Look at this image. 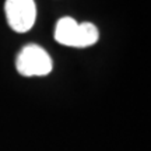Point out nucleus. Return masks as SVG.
Here are the masks:
<instances>
[{"label":"nucleus","mask_w":151,"mask_h":151,"mask_svg":"<svg viewBox=\"0 0 151 151\" xmlns=\"http://www.w3.org/2000/svg\"><path fill=\"white\" fill-rule=\"evenodd\" d=\"M99 32L91 22H78L71 17H62L55 27V39L65 46L88 48L97 43Z\"/></svg>","instance_id":"obj_1"},{"label":"nucleus","mask_w":151,"mask_h":151,"mask_svg":"<svg viewBox=\"0 0 151 151\" xmlns=\"http://www.w3.org/2000/svg\"><path fill=\"white\" fill-rule=\"evenodd\" d=\"M52 59L48 52L38 45H27L22 48L16 62L18 73L25 77L46 76L52 70Z\"/></svg>","instance_id":"obj_2"},{"label":"nucleus","mask_w":151,"mask_h":151,"mask_svg":"<svg viewBox=\"0 0 151 151\" xmlns=\"http://www.w3.org/2000/svg\"><path fill=\"white\" fill-rule=\"evenodd\" d=\"M4 11L10 28L20 34L29 31L37 20L34 0H6Z\"/></svg>","instance_id":"obj_3"}]
</instances>
